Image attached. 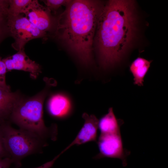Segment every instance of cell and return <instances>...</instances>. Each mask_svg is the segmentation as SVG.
Masks as SVG:
<instances>
[{
	"label": "cell",
	"instance_id": "cell-1",
	"mask_svg": "<svg viewBox=\"0 0 168 168\" xmlns=\"http://www.w3.org/2000/svg\"><path fill=\"white\" fill-rule=\"evenodd\" d=\"M133 2L112 0L102 8L95 42L100 63L105 68L119 62L130 45L136 30Z\"/></svg>",
	"mask_w": 168,
	"mask_h": 168
},
{
	"label": "cell",
	"instance_id": "cell-2",
	"mask_svg": "<svg viewBox=\"0 0 168 168\" xmlns=\"http://www.w3.org/2000/svg\"><path fill=\"white\" fill-rule=\"evenodd\" d=\"M103 7L97 0H72L57 21L58 38L83 65L92 62L93 45Z\"/></svg>",
	"mask_w": 168,
	"mask_h": 168
},
{
	"label": "cell",
	"instance_id": "cell-3",
	"mask_svg": "<svg viewBox=\"0 0 168 168\" xmlns=\"http://www.w3.org/2000/svg\"><path fill=\"white\" fill-rule=\"evenodd\" d=\"M49 81L44 88L35 96L27 99L21 98L14 106L9 119L20 128L38 135L46 141L57 139L56 124L46 127L43 118V105L49 90L52 85Z\"/></svg>",
	"mask_w": 168,
	"mask_h": 168
},
{
	"label": "cell",
	"instance_id": "cell-4",
	"mask_svg": "<svg viewBox=\"0 0 168 168\" xmlns=\"http://www.w3.org/2000/svg\"><path fill=\"white\" fill-rule=\"evenodd\" d=\"M0 129L5 149L16 166L28 156L41 153L47 145L46 141L30 131L12 127L6 122L0 124Z\"/></svg>",
	"mask_w": 168,
	"mask_h": 168
},
{
	"label": "cell",
	"instance_id": "cell-5",
	"mask_svg": "<svg viewBox=\"0 0 168 168\" xmlns=\"http://www.w3.org/2000/svg\"><path fill=\"white\" fill-rule=\"evenodd\" d=\"M7 29L15 40L12 46L18 51L24 50L25 44L30 40L47 36L46 32L39 30L21 14L7 16Z\"/></svg>",
	"mask_w": 168,
	"mask_h": 168
},
{
	"label": "cell",
	"instance_id": "cell-6",
	"mask_svg": "<svg viewBox=\"0 0 168 168\" xmlns=\"http://www.w3.org/2000/svg\"><path fill=\"white\" fill-rule=\"evenodd\" d=\"M96 142L99 153L93 159L117 158L122 161L124 166L127 165V158L130 154V152L124 147L120 133L100 134Z\"/></svg>",
	"mask_w": 168,
	"mask_h": 168
},
{
	"label": "cell",
	"instance_id": "cell-7",
	"mask_svg": "<svg viewBox=\"0 0 168 168\" xmlns=\"http://www.w3.org/2000/svg\"><path fill=\"white\" fill-rule=\"evenodd\" d=\"M24 13L29 21L40 30L46 32L51 29L54 20L51 12L37 0H32Z\"/></svg>",
	"mask_w": 168,
	"mask_h": 168
},
{
	"label": "cell",
	"instance_id": "cell-8",
	"mask_svg": "<svg viewBox=\"0 0 168 168\" xmlns=\"http://www.w3.org/2000/svg\"><path fill=\"white\" fill-rule=\"evenodd\" d=\"M7 70H17L27 72L33 79H36L41 72L40 65L31 60L26 54L24 50L18 51L13 55L2 59Z\"/></svg>",
	"mask_w": 168,
	"mask_h": 168
},
{
	"label": "cell",
	"instance_id": "cell-9",
	"mask_svg": "<svg viewBox=\"0 0 168 168\" xmlns=\"http://www.w3.org/2000/svg\"><path fill=\"white\" fill-rule=\"evenodd\" d=\"M82 117L84 120L82 127L74 139L61 152V154L74 145L96 142L99 120L94 115H89L86 113L83 114Z\"/></svg>",
	"mask_w": 168,
	"mask_h": 168
},
{
	"label": "cell",
	"instance_id": "cell-10",
	"mask_svg": "<svg viewBox=\"0 0 168 168\" xmlns=\"http://www.w3.org/2000/svg\"><path fill=\"white\" fill-rule=\"evenodd\" d=\"M47 109L51 116L60 119L68 117L73 111L69 98L62 93L55 94L50 96L47 102Z\"/></svg>",
	"mask_w": 168,
	"mask_h": 168
},
{
	"label": "cell",
	"instance_id": "cell-11",
	"mask_svg": "<svg viewBox=\"0 0 168 168\" xmlns=\"http://www.w3.org/2000/svg\"><path fill=\"white\" fill-rule=\"evenodd\" d=\"M21 98L17 92H11L10 88L0 87V124L9 119L14 106Z\"/></svg>",
	"mask_w": 168,
	"mask_h": 168
},
{
	"label": "cell",
	"instance_id": "cell-12",
	"mask_svg": "<svg viewBox=\"0 0 168 168\" xmlns=\"http://www.w3.org/2000/svg\"><path fill=\"white\" fill-rule=\"evenodd\" d=\"M123 121L116 117L112 108H110L108 113L102 116L98 121V128L100 134L120 133V128Z\"/></svg>",
	"mask_w": 168,
	"mask_h": 168
},
{
	"label": "cell",
	"instance_id": "cell-13",
	"mask_svg": "<svg viewBox=\"0 0 168 168\" xmlns=\"http://www.w3.org/2000/svg\"><path fill=\"white\" fill-rule=\"evenodd\" d=\"M151 61L138 57L135 59L130 67L134 78V83L138 86L143 85L144 77L150 67Z\"/></svg>",
	"mask_w": 168,
	"mask_h": 168
},
{
	"label": "cell",
	"instance_id": "cell-14",
	"mask_svg": "<svg viewBox=\"0 0 168 168\" xmlns=\"http://www.w3.org/2000/svg\"><path fill=\"white\" fill-rule=\"evenodd\" d=\"M32 1V0H8L7 16H15L24 13Z\"/></svg>",
	"mask_w": 168,
	"mask_h": 168
},
{
	"label": "cell",
	"instance_id": "cell-15",
	"mask_svg": "<svg viewBox=\"0 0 168 168\" xmlns=\"http://www.w3.org/2000/svg\"><path fill=\"white\" fill-rule=\"evenodd\" d=\"M46 7L50 12L55 11L62 6L66 7L72 0H45L42 1Z\"/></svg>",
	"mask_w": 168,
	"mask_h": 168
},
{
	"label": "cell",
	"instance_id": "cell-16",
	"mask_svg": "<svg viewBox=\"0 0 168 168\" xmlns=\"http://www.w3.org/2000/svg\"><path fill=\"white\" fill-rule=\"evenodd\" d=\"M7 71L5 64L0 57V87L4 88H10L6 84V75Z\"/></svg>",
	"mask_w": 168,
	"mask_h": 168
},
{
	"label": "cell",
	"instance_id": "cell-17",
	"mask_svg": "<svg viewBox=\"0 0 168 168\" xmlns=\"http://www.w3.org/2000/svg\"><path fill=\"white\" fill-rule=\"evenodd\" d=\"M8 7V0H0V20L7 17Z\"/></svg>",
	"mask_w": 168,
	"mask_h": 168
},
{
	"label": "cell",
	"instance_id": "cell-18",
	"mask_svg": "<svg viewBox=\"0 0 168 168\" xmlns=\"http://www.w3.org/2000/svg\"><path fill=\"white\" fill-rule=\"evenodd\" d=\"M13 161L10 157L0 158V168H9Z\"/></svg>",
	"mask_w": 168,
	"mask_h": 168
},
{
	"label": "cell",
	"instance_id": "cell-19",
	"mask_svg": "<svg viewBox=\"0 0 168 168\" xmlns=\"http://www.w3.org/2000/svg\"><path fill=\"white\" fill-rule=\"evenodd\" d=\"M7 157H10L4 147L0 129V158Z\"/></svg>",
	"mask_w": 168,
	"mask_h": 168
},
{
	"label": "cell",
	"instance_id": "cell-20",
	"mask_svg": "<svg viewBox=\"0 0 168 168\" xmlns=\"http://www.w3.org/2000/svg\"><path fill=\"white\" fill-rule=\"evenodd\" d=\"M61 155L60 153L57 156H56L53 160H52L47 162L41 166L36 167L35 168H51L53 165L54 164L55 161L57 160V159Z\"/></svg>",
	"mask_w": 168,
	"mask_h": 168
},
{
	"label": "cell",
	"instance_id": "cell-21",
	"mask_svg": "<svg viewBox=\"0 0 168 168\" xmlns=\"http://www.w3.org/2000/svg\"><path fill=\"white\" fill-rule=\"evenodd\" d=\"M4 20H0V41L2 38L5 31L6 26L4 25Z\"/></svg>",
	"mask_w": 168,
	"mask_h": 168
}]
</instances>
